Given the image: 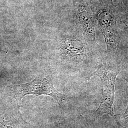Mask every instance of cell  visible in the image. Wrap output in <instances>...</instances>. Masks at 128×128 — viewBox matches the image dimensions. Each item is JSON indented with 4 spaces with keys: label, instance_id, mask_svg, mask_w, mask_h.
<instances>
[{
    "label": "cell",
    "instance_id": "cell-1",
    "mask_svg": "<svg viewBox=\"0 0 128 128\" xmlns=\"http://www.w3.org/2000/svg\"><path fill=\"white\" fill-rule=\"evenodd\" d=\"M93 5L98 27L105 39L107 52L110 56L116 57L118 53L119 37L113 0H94Z\"/></svg>",
    "mask_w": 128,
    "mask_h": 128
},
{
    "label": "cell",
    "instance_id": "cell-2",
    "mask_svg": "<svg viewBox=\"0 0 128 128\" xmlns=\"http://www.w3.org/2000/svg\"><path fill=\"white\" fill-rule=\"evenodd\" d=\"M119 73V69L115 66H111L106 64H101L96 71L91 74L87 78L89 79L92 76H96L100 78L102 82V99L95 112L97 116H101L104 114L110 115L119 126L122 127L117 119L113 108L115 80Z\"/></svg>",
    "mask_w": 128,
    "mask_h": 128
},
{
    "label": "cell",
    "instance_id": "cell-3",
    "mask_svg": "<svg viewBox=\"0 0 128 128\" xmlns=\"http://www.w3.org/2000/svg\"><path fill=\"white\" fill-rule=\"evenodd\" d=\"M10 95L16 100L18 109L22 105L21 101L27 95L38 96H48L56 100L61 107L62 101L66 96L58 91L53 84L46 78L38 76L30 82L10 86L8 88Z\"/></svg>",
    "mask_w": 128,
    "mask_h": 128
},
{
    "label": "cell",
    "instance_id": "cell-4",
    "mask_svg": "<svg viewBox=\"0 0 128 128\" xmlns=\"http://www.w3.org/2000/svg\"><path fill=\"white\" fill-rule=\"evenodd\" d=\"M75 8L84 34L92 41H96V27L91 14L81 0L76 2Z\"/></svg>",
    "mask_w": 128,
    "mask_h": 128
},
{
    "label": "cell",
    "instance_id": "cell-5",
    "mask_svg": "<svg viewBox=\"0 0 128 128\" xmlns=\"http://www.w3.org/2000/svg\"><path fill=\"white\" fill-rule=\"evenodd\" d=\"M66 54L74 58L82 59L86 55L87 48L82 41L76 39L66 40L62 45Z\"/></svg>",
    "mask_w": 128,
    "mask_h": 128
},
{
    "label": "cell",
    "instance_id": "cell-6",
    "mask_svg": "<svg viewBox=\"0 0 128 128\" xmlns=\"http://www.w3.org/2000/svg\"><path fill=\"white\" fill-rule=\"evenodd\" d=\"M124 79H125L126 82H127L128 84V76H124ZM123 119H124V123L125 124H127L128 122V104L127 107L126 108V111L124 114V116H123Z\"/></svg>",
    "mask_w": 128,
    "mask_h": 128
},
{
    "label": "cell",
    "instance_id": "cell-7",
    "mask_svg": "<svg viewBox=\"0 0 128 128\" xmlns=\"http://www.w3.org/2000/svg\"><path fill=\"white\" fill-rule=\"evenodd\" d=\"M124 22V24L125 25V26L127 27V28H128V25L127 24V23H126L125 22Z\"/></svg>",
    "mask_w": 128,
    "mask_h": 128
},
{
    "label": "cell",
    "instance_id": "cell-8",
    "mask_svg": "<svg viewBox=\"0 0 128 128\" xmlns=\"http://www.w3.org/2000/svg\"></svg>",
    "mask_w": 128,
    "mask_h": 128
}]
</instances>
